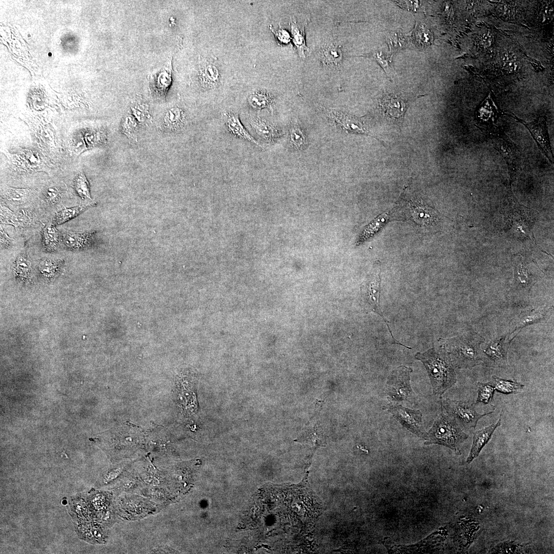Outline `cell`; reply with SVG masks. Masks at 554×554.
Returning <instances> with one entry per match:
<instances>
[{"mask_svg":"<svg viewBox=\"0 0 554 554\" xmlns=\"http://www.w3.org/2000/svg\"><path fill=\"white\" fill-rule=\"evenodd\" d=\"M415 358L421 362L427 372L433 393L441 396L457 381L451 360L443 347H432L423 352H417Z\"/></svg>","mask_w":554,"mask_h":554,"instance_id":"obj_1","label":"cell"},{"mask_svg":"<svg viewBox=\"0 0 554 554\" xmlns=\"http://www.w3.org/2000/svg\"><path fill=\"white\" fill-rule=\"evenodd\" d=\"M441 346L449 355L455 367L468 368L483 362L482 338L476 333L440 339Z\"/></svg>","mask_w":554,"mask_h":554,"instance_id":"obj_2","label":"cell"},{"mask_svg":"<svg viewBox=\"0 0 554 554\" xmlns=\"http://www.w3.org/2000/svg\"><path fill=\"white\" fill-rule=\"evenodd\" d=\"M467 438L452 416L442 413L427 432L424 444L441 445L458 452L460 445Z\"/></svg>","mask_w":554,"mask_h":554,"instance_id":"obj_3","label":"cell"},{"mask_svg":"<svg viewBox=\"0 0 554 554\" xmlns=\"http://www.w3.org/2000/svg\"><path fill=\"white\" fill-rule=\"evenodd\" d=\"M412 372L411 367L400 365L390 372L385 386L386 393L389 399L396 402H411L414 398L415 393L410 384Z\"/></svg>","mask_w":554,"mask_h":554,"instance_id":"obj_4","label":"cell"},{"mask_svg":"<svg viewBox=\"0 0 554 554\" xmlns=\"http://www.w3.org/2000/svg\"><path fill=\"white\" fill-rule=\"evenodd\" d=\"M380 269L378 268L361 287V297L364 308L367 312H375L382 318L388 327L394 344L411 349V348L403 345L394 338L388 324V322L383 314L380 306Z\"/></svg>","mask_w":554,"mask_h":554,"instance_id":"obj_5","label":"cell"},{"mask_svg":"<svg viewBox=\"0 0 554 554\" xmlns=\"http://www.w3.org/2000/svg\"><path fill=\"white\" fill-rule=\"evenodd\" d=\"M442 406L446 413L452 416L460 427L466 429L475 428L480 419L492 412L480 414L475 410L473 404L449 399L443 400Z\"/></svg>","mask_w":554,"mask_h":554,"instance_id":"obj_6","label":"cell"},{"mask_svg":"<svg viewBox=\"0 0 554 554\" xmlns=\"http://www.w3.org/2000/svg\"><path fill=\"white\" fill-rule=\"evenodd\" d=\"M387 409L404 428L425 440L427 432L423 426L422 413L420 410L411 409L397 403L388 405Z\"/></svg>","mask_w":554,"mask_h":554,"instance_id":"obj_7","label":"cell"},{"mask_svg":"<svg viewBox=\"0 0 554 554\" xmlns=\"http://www.w3.org/2000/svg\"><path fill=\"white\" fill-rule=\"evenodd\" d=\"M508 338L504 337L492 341L483 348V362L493 367H503L507 364Z\"/></svg>","mask_w":554,"mask_h":554,"instance_id":"obj_8","label":"cell"},{"mask_svg":"<svg viewBox=\"0 0 554 554\" xmlns=\"http://www.w3.org/2000/svg\"><path fill=\"white\" fill-rule=\"evenodd\" d=\"M64 247L71 251H80L92 247L96 243L95 231H74L64 230L61 240Z\"/></svg>","mask_w":554,"mask_h":554,"instance_id":"obj_9","label":"cell"},{"mask_svg":"<svg viewBox=\"0 0 554 554\" xmlns=\"http://www.w3.org/2000/svg\"><path fill=\"white\" fill-rule=\"evenodd\" d=\"M409 209L412 219L420 225H435L440 220V215L437 211L419 198L414 197L410 199Z\"/></svg>","mask_w":554,"mask_h":554,"instance_id":"obj_10","label":"cell"},{"mask_svg":"<svg viewBox=\"0 0 554 554\" xmlns=\"http://www.w3.org/2000/svg\"><path fill=\"white\" fill-rule=\"evenodd\" d=\"M521 122L529 130L543 153L553 163V154L549 143L545 118L541 117L538 120L530 123L522 121Z\"/></svg>","mask_w":554,"mask_h":554,"instance_id":"obj_11","label":"cell"},{"mask_svg":"<svg viewBox=\"0 0 554 554\" xmlns=\"http://www.w3.org/2000/svg\"><path fill=\"white\" fill-rule=\"evenodd\" d=\"M15 165L25 171H35L43 170L45 165L38 153L28 149H23L12 155Z\"/></svg>","mask_w":554,"mask_h":554,"instance_id":"obj_12","label":"cell"},{"mask_svg":"<svg viewBox=\"0 0 554 554\" xmlns=\"http://www.w3.org/2000/svg\"><path fill=\"white\" fill-rule=\"evenodd\" d=\"M501 421V419H499L496 423L474 432L472 446L466 459L467 463H470L479 456L482 448L491 439L494 430L500 426Z\"/></svg>","mask_w":554,"mask_h":554,"instance_id":"obj_13","label":"cell"},{"mask_svg":"<svg viewBox=\"0 0 554 554\" xmlns=\"http://www.w3.org/2000/svg\"><path fill=\"white\" fill-rule=\"evenodd\" d=\"M223 119L227 129L232 135L262 147L242 124L238 113L233 111L225 112L223 113Z\"/></svg>","mask_w":554,"mask_h":554,"instance_id":"obj_14","label":"cell"},{"mask_svg":"<svg viewBox=\"0 0 554 554\" xmlns=\"http://www.w3.org/2000/svg\"><path fill=\"white\" fill-rule=\"evenodd\" d=\"M329 116L345 130L358 134L367 133L363 123L358 117L336 110H331Z\"/></svg>","mask_w":554,"mask_h":554,"instance_id":"obj_15","label":"cell"},{"mask_svg":"<svg viewBox=\"0 0 554 554\" xmlns=\"http://www.w3.org/2000/svg\"><path fill=\"white\" fill-rule=\"evenodd\" d=\"M308 23V19L297 20L295 17L290 18L291 39L296 48L301 58H305V51L309 49L306 45L305 29Z\"/></svg>","mask_w":554,"mask_h":554,"instance_id":"obj_16","label":"cell"},{"mask_svg":"<svg viewBox=\"0 0 554 554\" xmlns=\"http://www.w3.org/2000/svg\"><path fill=\"white\" fill-rule=\"evenodd\" d=\"M249 122L257 134L266 142H273L281 135L278 129L259 116L251 118Z\"/></svg>","mask_w":554,"mask_h":554,"instance_id":"obj_17","label":"cell"},{"mask_svg":"<svg viewBox=\"0 0 554 554\" xmlns=\"http://www.w3.org/2000/svg\"><path fill=\"white\" fill-rule=\"evenodd\" d=\"M186 123V117L183 110L174 107L168 110L163 116V127L170 132H176L182 129Z\"/></svg>","mask_w":554,"mask_h":554,"instance_id":"obj_18","label":"cell"},{"mask_svg":"<svg viewBox=\"0 0 554 554\" xmlns=\"http://www.w3.org/2000/svg\"><path fill=\"white\" fill-rule=\"evenodd\" d=\"M546 311L544 310H527L522 312L511 323V334L519 331L523 327L539 322L544 319Z\"/></svg>","mask_w":554,"mask_h":554,"instance_id":"obj_19","label":"cell"},{"mask_svg":"<svg viewBox=\"0 0 554 554\" xmlns=\"http://www.w3.org/2000/svg\"><path fill=\"white\" fill-rule=\"evenodd\" d=\"M42 244L44 251L48 252H55L61 240V234L56 226L51 224H46L41 233Z\"/></svg>","mask_w":554,"mask_h":554,"instance_id":"obj_20","label":"cell"},{"mask_svg":"<svg viewBox=\"0 0 554 554\" xmlns=\"http://www.w3.org/2000/svg\"><path fill=\"white\" fill-rule=\"evenodd\" d=\"M383 108L385 114L393 119L403 117L406 110L404 101L394 96H387L383 100Z\"/></svg>","mask_w":554,"mask_h":554,"instance_id":"obj_21","label":"cell"},{"mask_svg":"<svg viewBox=\"0 0 554 554\" xmlns=\"http://www.w3.org/2000/svg\"><path fill=\"white\" fill-rule=\"evenodd\" d=\"M95 204L96 203H91L86 205L64 208L56 212L52 223L55 226L65 223L76 217Z\"/></svg>","mask_w":554,"mask_h":554,"instance_id":"obj_22","label":"cell"},{"mask_svg":"<svg viewBox=\"0 0 554 554\" xmlns=\"http://www.w3.org/2000/svg\"><path fill=\"white\" fill-rule=\"evenodd\" d=\"M31 188H18L6 186L4 189L3 198L13 204L26 202L34 193Z\"/></svg>","mask_w":554,"mask_h":554,"instance_id":"obj_23","label":"cell"},{"mask_svg":"<svg viewBox=\"0 0 554 554\" xmlns=\"http://www.w3.org/2000/svg\"><path fill=\"white\" fill-rule=\"evenodd\" d=\"M13 270L15 276L21 281L26 282L29 280L31 262L26 250L22 251L16 257Z\"/></svg>","mask_w":554,"mask_h":554,"instance_id":"obj_24","label":"cell"},{"mask_svg":"<svg viewBox=\"0 0 554 554\" xmlns=\"http://www.w3.org/2000/svg\"><path fill=\"white\" fill-rule=\"evenodd\" d=\"M321 58L325 65L329 67H338L342 60L340 46L334 44L325 46L321 50Z\"/></svg>","mask_w":554,"mask_h":554,"instance_id":"obj_25","label":"cell"},{"mask_svg":"<svg viewBox=\"0 0 554 554\" xmlns=\"http://www.w3.org/2000/svg\"><path fill=\"white\" fill-rule=\"evenodd\" d=\"M249 105L253 108L262 109L268 108L272 110V105L273 97L271 93L265 90H256L248 97Z\"/></svg>","mask_w":554,"mask_h":554,"instance_id":"obj_26","label":"cell"},{"mask_svg":"<svg viewBox=\"0 0 554 554\" xmlns=\"http://www.w3.org/2000/svg\"><path fill=\"white\" fill-rule=\"evenodd\" d=\"M200 76L202 85L207 89L216 87L220 77L217 67L211 64L207 65L203 68Z\"/></svg>","mask_w":554,"mask_h":554,"instance_id":"obj_27","label":"cell"},{"mask_svg":"<svg viewBox=\"0 0 554 554\" xmlns=\"http://www.w3.org/2000/svg\"><path fill=\"white\" fill-rule=\"evenodd\" d=\"M492 383L494 389L503 394H510L519 392L524 385L517 381L505 380L497 376H492Z\"/></svg>","mask_w":554,"mask_h":554,"instance_id":"obj_28","label":"cell"},{"mask_svg":"<svg viewBox=\"0 0 554 554\" xmlns=\"http://www.w3.org/2000/svg\"><path fill=\"white\" fill-rule=\"evenodd\" d=\"M388 217V213H382L376 217L362 231L357 240V243H361L377 232L386 223Z\"/></svg>","mask_w":554,"mask_h":554,"instance_id":"obj_29","label":"cell"},{"mask_svg":"<svg viewBox=\"0 0 554 554\" xmlns=\"http://www.w3.org/2000/svg\"><path fill=\"white\" fill-rule=\"evenodd\" d=\"M63 262L61 259L44 258L40 260L38 269L44 277L50 279L57 273Z\"/></svg>","mask_w":554,"mask_h":554,"instance_id":"obj_30","label":"cell"},{"mask_svg":"<svg viewBox=\"0 0 554 554\" xmlns=\"http://www.w3.org/2000/svg\"><path fill=\"white\" fill-rule=\"evenodd\" d=\"M140 124L134 116L127 114L123 117L121 122V132L129 138L134 140L137 136Z\"/></svg>","mask_w":554,"mask_h":554,"instance_id":"obj_31","label":"cell"},{"mask_svg":"<svg viewBox=\"0 0 554 554\" xmlns=\"http://www.w3.org/2000/svg\"><path fill=\"white\" fill-rule=\"evenodd\" d=\"M73 188L77 194L82 199L91 200L89 182L83 172H79L73 181Z\"/></svg>","mask_w":554,"mask_h":554,"instance_id":"obj_32","label":"cell"},{"mask_svg":"<svg viewBox=\"0 0 554 554\" xmlns=\"http://www.w3.org/2000/svg\"><path fill=\"white\" fill-rule=\"evenodd\" d=\"M84 138L88 148H94L105 144L107 137L105 132L101 130H90L86 132Z\"/></svg>","mask_w":554,"mask_h":554,"instance_id":"obj_33","label":"cell"},{"mask_svg":"<svg viewBox=\"0 0 554 554\" xmlns=\"http://www.w3.org/2000/svg\"><path fill=\"white\" fill-rule=\"evenodd\" d=\"M495 147L507 163L512 165L516 160V151L511 144L504 138H499L495 142Z\"/></svg>","mask_w":554,"mask_h":554,"instance_id":"obj_34","label":"cell"},{"mask_svg":"<svg viewBox=\"0 0 554 554\" xmlns=\"http://www.w3.org/2000/svg\"><path fill=\"white\" fill-rule=\"evenodd\" d=\"M494 390L493 385L490 382L479 383L476 403H482L485 404L489 403L493 397Z\"/></svg>","mask_w":554,"mask_h":554,"instance_id":"obj_35","label":"cell"},{"mask_svg":"<svg viewBox=\"0 0 554 554\" xmlns=\"http://www.w3.org/2000/svg\"><path fill=\"white\" fill-rule=\"evenodd\" d=\"M17 228L30 227L35 225L36 219L34 214L27 209H21L15 212Z\"/></svg>","mask_w":554,"mask_h":554,"instance_id":"obj_36","label":"cell"},{"mask_svg":"<svg viewBox=\"0 0 554 554\" xmlns=\"http://www.w3.org/2000/svg\"><path fill=\"white\" fill-rule=\"evenodd\" d=\"M1 222L3 224L12 225L17 228V224L15 212L12 211L7 206L1 204Z\"/></svg>","mask_w":554,"mask_h":554,"instance_id":"obj_37","label":"cell"},{"mask_svg":"<svg viewBox=\"0 0 554 554\" xmlns=\"http://www.w3.org/2000/svg\"><path fill=\"white\" fill-rule=\"evenodd\" d=\"M132 111L134 116L140 124H145L149 118L148 108L144 104L136 103L132 107Z\"/></svg>","mask_w":554,"mask_h":554,"instance_id":"obj_38","label":"cell"},{"mask_svg":"<svg viewBox=\"0 0 554 554\" xmlns=\"http://www.w3.org/2000/svg\"><path fill=\"white\" fill-rule=\"evenodd\" d=\"M62 191L60 189L55 186H51L47 188L43 194L44 200L48 204H56L61 199Z\"/></svg>","mask_w":554,"mask_h":554,"instance_id":"obj_39","label":"cell"},{"mask_svg":"<svg viewBox=\"0 0 554 554\" xmlns=\"http://www.w3.org/2000/svg\"><path fill=\"white\" fill-rule=\"evenodd\" d=\"M269 28L279 44L286 45L290 42L291 36L290 34L287 30L282 28L280 24L277 30L274 29L271 25H269Z\"/></svg>","mask_w":554,"mask_h":554,"instance_id":"obj_40","label":"cell"},{"mask_svg":"<svg viewBox=\"0 0 554 554\" xmlns=\"http://www.w3.org/2000/svg\"><path fill=\"white\" fill-rule=\"evenodd\" d=\"M373 57L382 68H383L386 74L388 75H389L391 73V58L388 55L384 54L383 53L381 52H377L375 55H374Z\"/></svg>","mask_w":554,"mask_h":554,"instance_id":"obj_41","label":"cell"},{"mask_svg":"<svg viewBox=\"0 0 554 554\" xmlns=\"http://www.w3.org/2000/svg\"><path fill=\"white\" fill-rule=\"evenodd\" d=\"M290 141L295 147L299 148L304 143V137L299 128L293 127L290 131Z\"/></svg>","mask_w":554,"mask_h":554,"instance_id":"obj_42","label":"cell"},{"mask_svg":"<svg viewBox=\"0 0 554 554\" xmlns=\"http://www.w3.org/2000/svg\"><path fill=\"white\" fill-rule=\"evenodd\" d=\"M516 271V281L522 287H526L528 285V272L527 270L523 266L517 268Z\"/></svg>","mask_w":554,"mask_h":554,"instance_id":"obj_43","label":"cell"},{"mask_svg":"<svg viewBox=\"0 0 554 554\" xmlns=\"http://www.w3.org/2000/svg\"><path fill=\"white\" fill-rule=\"evenodd\" d=\"M417 30L418 40L423 44L429 45L431 42V35L425 27L420 26Z\"/></svg>","mask_w":554,"mask_h":554,"instance_id":"obj_44","label":"cell"},{"mask_svg":"<svg viewBox=\"0 0 554 554\" xmlns=\"http://www.w3.org/2000/svg\"><path fill=\"white\" fill-rule=\"evenodd\" d=\"M1 249H5L10 248L13 242V240L8 235L4 230L2 225L0 230Z\"/></svg>","mask_w":554,"mask_h":554,"instance_id":"obj_45","label":"cell"},{"mask_svg":"<svg viewBox=\"0 0 554 554\" xmlns=\"http://www.w3.org/2000/svg\"><path fill=\"white\" fill-rule=\"evenodd\" d=\"M503 67L507 72H515L518 68V63L515 61L504 62Z\"/></svg>","mask_w":554,"mask_h":554,"instance_id":"obj_46","label":"cell"},{"mask_svg":"<svg viewBox=\"0 0 554 554\" xmlns=\"http://www.w3.org/2000/svg\"><path fill=\"white\" fill-rule=\"evenodd\" d=\"M492 36L490 33L487 32L483 34L482 37V42L484 46L486 47L490 46L492 43Z\"/></svg>","mask_w":554,"mask_h":554,"instance_id":"obj_47","label":"cell"},{"mask_svg":"<svg viewBox=\"0 0 554 554\" xmlns=\"http://www.w3.org/2000/svg\"><path fill=\"white\" fill-rule=\"evenodd\" d=\"M515 58V55L512 53L506 52L504 53L502 56V59L504 62L514 61Z\"/></svg>","mask_w":554,"mask_h":554,"instance_id":"obj_48","label":"cell"}]
</instances>
